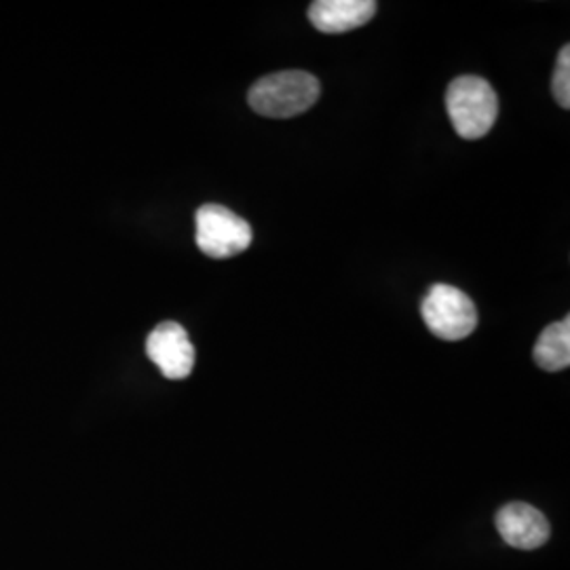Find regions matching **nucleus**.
<instances>
[{
	"mask_svg": "<svg viewBox=\"0 0 570 570\" xmlns=\"http://www.w3.org/2000/svg\"><path fill=\"white\" fill-rule=\"evenodd\" d=\"M497 529L503 541L518 550H537L550 539L548 518L529 503H510L497 513Z\"/></svg>",
	"mask_w": 570,
	"mask_h": 570,
	"instance_id": "obj_6",
	"label": "nucleus"
},
{
	"mask_svg": "<svg viewBox=\"0 0 570 570\" xmlns=\"http://www.w3.org/2000/svg\"><path fill=\"white\" fill-rule=\"evenodd\" d=\"M421 313L431 334L449 343L468 338L478 326V308L468 294L454 285H431Z\"/></svg>",
	"mask_w": 570,
	"mask_h": 570,
	"instance_id": "obj_4",
	"label": "nucleus"
},
{
	"mask_svg": "<svg viewBox=\"0 0 570 570\" xmlns=\"http://www.w3.org/2000/svg\"><path fill=\"white\" fill-rule=\"evenodd\" d=\"M146 355L169 381H183L195 367V346L176 322L159 324L148 334Z\"/></svg>",
	"mask_w": 570,
	"mask_h": 570,
	"instance_id": "obj_5",
	"label": "nucleus"
},
{
	"mask_svg": "<svg viewBox=\"0 0 570 570\" xmlns=\"http://www.w3.org/2000/svg\"><path fill=\"white\" fill-rule=\"evenodd\" d=\"M532 357L537 366L560 372L570 366V317L546 327L534 345Z\"/></svg>",
	"mask_w": 570,
	"mask_h": 570,
	"instance_id": "obj_8",
	"label": "nucleus"
},
{
	"mask_svg": "<svg viewBox=\"0 0 570 570\" xmlns=\"http://www.w3.org/2000/svg\"><path fill=\"white\" fill-rule=\"evenodd\" d=\"M376 13L374 0H317L308 7V20L326 35H341L366 26Z\"/></svg>",
	"mask_w": 570,
	"mask_h": 570,
	"instance_id": "obj_7",
	"label": "nucleus"
},
{
	"mask_svg": "<svg viewBox=\"0 0 570 570\" xmlns=\"http://www.w3.org/2000/svg\"><path fill=\"white\" fill-rule=\"evenodd\" d=\"M553 96L556 102L562 108L570 106V47H562V51L558 53V66H556V75H553Z\"/></svg>",
	"mask_w": 570,
	"mask_h": 570,
	"instance_id": "obj_9",
	"label": "nucleus"
},
{
	"mask_svg": "<svg viewBox=\"0 0 570 570\" xmlns=\"http://www.w3.org/2000/svg\"><path fill=\"white\" fill-rule=\"evenodd\" d=\"M446 108L454 131L463 140H480L497 122L499 98L487 79L465 75L450 82Z\"/></svg>",
	"mask_w": 570,
	"mask_h": 570,
	"instance_id": "obj_2",
	"label": "nucleus"
},
{
	"mask_svg": "<svg viewBox=\"0 0 570 570\" xmlns=\"http://www.w3.org/2000/svg\"><path fill=\"white\" fill-rule=\"evenodd\" d=\"M320 94L322 85L313 75L303 70H285L256 82L247 94V102L254 112L263 117L289 119L306 112L320 100Z\"/></svg>",
	"mask_w": 570,
	"mask_h": 570,
	"instance_id": "obj_1",
	"label": "nucleus"
},
{
	"mask_svg": "<svg viewBox=\"0 0 570 570\" xmlns=\"http://www.w3.org/2000/svg\"><path fill=\"white\" fill-rule=\"evenodd\" d=\"M195 225L197 247L214 261H226L242 254L254 239L249 223L225 205L207 204L199 207Z\"/></svg>",
	"mask_w": 570,
	"mask_h": 570,
	"instance_id": "obj_3",
	"label": "nucleus"
}]
</instances>
